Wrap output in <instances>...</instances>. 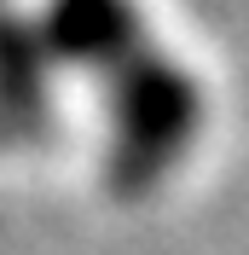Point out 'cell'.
Masks as SVG:
<instances>
[{"instance_id": "obj_1", "label": "cell", "mask_w": 249, "mask_h": 255, "mask_svg": "<svg viewBox=\"0 0 249 255\" xmlns=\"http://www.w3.org/2000/svg\"><path fill=\"white\" fill-rule=\"evenodd\" d=\"M110 99V186L122 197H139L156 180H168L191 151L203 128V93L186 76V64L168 52H145L127 76L105 87Z\"/></svg>"}, {"instance_id": "obj_2", "label": "cell", "mask_w": 249, "mask_h": 255, "mask_svg": "<svg viewBox=\"0 0 249 255\" xmlns=\"http://www.w3.org/2000/svg\"><path fill=\"white\" fill-rule=\"evenodd\" d=\"M41 41H47V52L58 64L93 70L105 87L116 76H127L145 52H156L133 0H47Z\"/></svg>"}]
</instances>
